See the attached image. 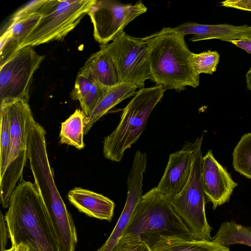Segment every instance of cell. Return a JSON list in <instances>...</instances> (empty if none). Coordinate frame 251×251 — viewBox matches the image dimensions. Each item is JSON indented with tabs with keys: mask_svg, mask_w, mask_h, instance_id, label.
Segmentation results:
<instances>
[{
	"mask_svg": "<svg viewBox=\"0 0 251 251\" xmlns=\"http://www.w3.org/2000/svg\"><path fill=\"white\" fill-rule=\"evenodd\" d=\"M5 215L12 246L32 251H59L45 205L34 184L21 180L13 191Z\"/></svg>",
	"mask_w": 251,
	"mask_h": 251,
	"instance_id": "6da1fadb",
	"label": "cell"
},
{
	"mask_svg": "<svg viewBox=\"0 0 251 251\" xmlns=\"http://www.w3.org/2000/svg\"><path fill=\"white\" fill-rule=\"evenodd\" d=\"M183 35L171 27L140 38L147 46L151 79L166 90L181 92L200 85V75L191 61L192 53Z\"/></svg>",
	"mask_w": 251,
	"mask_h": 251,
	"instance_id": "7a4b0ae2",
	"label": "cell"
},
{
	"mask_svg": "<svg viewBox=\"0 0 251 251\" xmlns=\"http://www.w3.org/2000/svg\"><path fill=\"white\" fill-rule=\"evenodd\" d=\"M139 237L151 248L161 237L193 239L170 199L154 187L142 195L123 235Z\"/></svg>",
	"mask_w": 251,
	"mask_h": 251,
	"instance_id": "3957f363",
	"label": "cell"
},
{
	"mask_svg": "<svg viewBox=\"0 0 251 251\" xmlns=\"http://www.w3.org/2000/svg\"><path fill=\"white\" fill-rule=\"evenodd\" d=\"M166 90L155 85L136 91L123 109L117 127L104 138L103 153L106 159L116 162L122 160L125 151L139 139L150 114Z\"/></svg>",
	"mask_w": 251,
	"mask_h": 251,
	"instance_id": "277c9868",
	"label": "cell"
},
{
	"mask_svg": "<svg viewBox=\"0 0 251 251\" xmlns=\"http://www.w3.org/2000/svg\"><path fill=\"white\" fill-rule=\"evenodd\" d=\"M0 103L6 108L10 127L7 165L0 178V203L3 208H7L17 182L23 179L24 169L28 159V138L34 119L27 100L6 99Z\"/></svg>",
	"mask_w": 251,
	"mask_h": 251,
	"instance_id": "5b68a950",
	"label": "cell"
},
{
	"mask_svg": "<svg viewBox=\"0 0 251 251\" xmlns=\"http://www.w3.org/2000/svg\"><path fill=\"white\" fill-rule=\"evenodd\" d=\"M95 0H46L37 25L18 50L62 40L88 13Z\"/></svg>",
	"mask_w": 251,
	"mask_h": 251,
	"instance_id": "8992f818",
	"label": "cell"
},
{
	"mask_svg": "<svg viewBox=\"0 0 251 251\" xmlns=\"http://www.w3.org/2000/svg\"><path fill=\"white\" fill-rule=\"evenodd\" d=\"M201 145L195 154L189 179L182 190L171 200L175 212L190 229L193 239L212 241V227L205 211V196L201 181Z\"/></svg>",
	"mask_w": 251,
	"mask_h": 251,
	"instance_id": "52a82bcc",
	"label": "cell"
},
{
	"mask_svg": "<svg viewBox=\"0 0 251 251\" xmlns=\"http://www.w3.org/2000/svg\"><path fill=\"white\" fill-rule=\"evenodd\" d=\"M111 58L119 83H128L141 89L151 79L147 46L140 38L125 31L110 43L100 45Z\"/></svg>",
	"mask_w": 251,
	"mask_h": 251,
	"instance_id": "ba28073f",
	"label": "cell"
},
{
	"mask_svg": "<svg viewBox=\"0 0 251 251\" xmlns=\"http://www.w3.org/2000/svg\"><path fill=\"white\" fill-rule=\"evenodd\" d=\"M147 7L139 0L124 4L113 0H95L88 15L93 26V36L100 45L112 42L124 32L125 27Z\"/></svg>",
	"mask_w": 251,
	"mask_h": 251,
	"instance_id": "9c48e42d",
	"label": "cell"
},
{
	"mask_svg": "<svg viewBox=\"0 0 251 251\" xmlns=\"http://www.w3.org/2000/svg\"><path fill=\"white\" fill-rule=\"evenodd\" d=\"M45 56L38 54L32 47L16 50L0 65V101L22 99L29 101L30 84L34 73Z\"/></svg>",
	"mask_w": 251,
	"mask_h": 251,
	"instance_id": "30bf717a",
	"label": "cell"
},
{
	"mask_svg": "<svg viewBox=\"0 0 251 251\" xmlns=\"http://www.w3.org/2000/svg\"><path fill=\"white\" fill-rule=\"evenodd\" d=\"M202 141V135L194 141L186 142L181 149L170 154L164 173L156 187L160 194L171 200L182 190L190 177L196 151Z\"/></svg>",
	"mask_w": 251,
	"mask_h": 251,
	"instance_id": "8fae6325",
	"label": "cell"
},
{
	"mask_svg": "<svg viewBox=\"0 0 251 251\" xmlns=\"http://www.w3.org/2000/svg\"><path fill=\"white\" fill-rule=\"evenodd\" d=\"M147 163V155L140 151H136L133 164L127 176V192L126 203L111 234L97 251H111L123 235L142 196L143 175Z\"/></svg>",
	"mask_w": 251,
	"mask_h": 251,
	"instance_id": "7c38bea8",
	"label": "cell"
},
{
	"mask_svg": "<svg viewBox=\"0 0 251 251\" xmlns=\"http://www.w3.org/2000/svg\"><path fill=\"white\" fill-rule=\"evenodd\" d=\"M201 181L205 196L214 209L229 201L238 184L226 168L214 157L211 150L202 157Z\"/></svg>",
	"mask_w": 251,
	"mask_h": 251,
	"instance_id": "4fadbf2b",
	"label": "cell"
},
{
	"mask_svg": "<svg viewBox=\"0 0 251 251\" xmlns=\"http://www.w3.org/2000/svg\"><path fill=\"white\" fill-rule=\"evenodd\" d=\"M46 1L33 0L15 12L1 35L0 41L9 43L17 50L39 22L42 16L41 9Z\"/></svg>",
	"mask_w": 251,
	"mask_h": 251,
	"instance_id": "5bb4252c",
	"label": "cell"
},
{
	"mask_svg": "<svg viewBox=\"0 0 251 251\" xmlns=\"http://www.w3.org/2000/svg\"><path fill=\"white\" fill-rule=\"evenodd\" d=\"M248 25H233L228 24L203 25L187 22L171 29L183 36L192 34L189 41L195 42L209 39H219L230 42L242 39L247 31Z\"/></svg>",
	"mask_w": 251,
	"mask_h": 251,
	"instance_id": "9a60e30c",
	"label": "cell"
},
{
	"mask_svg": "<svg viewBox=\"0 0 251 251\" xmlns=\"http://www.w3.org/2000/svg\"><path fill=\"white\" fill-rule=\"evenodd\" d=\"M67 198L79 211L88 216L108 222L112 221L115 204L108 198L80 187L70 190Z\"/></svg>",
	"mask_w": 251,
	"mask_h": 251,
	"instance_id": "2e32d148",
	"label": "cell"
},
{
	"mask_svg": "<svg viewBox=\"0 0 251 251\" xmlns=\"http://www.w3.org/2000/svg\"><path fill=\"white\" fill-rule=\"evenodd\" d=\"M78 74L109 88L119 84L113 62L107 52L100 48L90 56Z\"/></svg>",
	"mask_w": 251,
	"mask_h": 251,
	"instance_id": "e0dca14e",
	"label": "cell"
},
{
	"mask_svg": "<svg viewBox=\"0 0 251 251\" xmlns=\"http://www.w3.org/2000/svg\"><path fill=\"white\" fill-rule=\"evenodd\" d=\"M137 87L128 83H119L110 88L84 121V134L92 126L111 109L124 100L133 97Z\"/></svg>",
	"mask_w": 251,
	"mask_h": 251,
	"instance_id": "ac0fdd59",
	"label": "cell"
},
{
	"mask_svg": "<svg viewBox=\"0 0 251 251\" xmlns=\"http://www.w3.org/2000/svg\"><path fill=\"white\" fill-rule=\"evenodd\" d=\"M153 251H230L212 241L161 237L151 248Z\"/></svg>",
	"mask_w": 251,
	"mask_h": 251,
	"instance_id": "d6986e66",
	"label": "cell"
},
{
	"mask_svg": "<svg viewBox=\"0 0 251 251\" xmlns=\"http://www.w3.org/2000/svg\"><path fill=\"white\" fill-rule=\"evenodd\" d=\"M86 117L82 110L77 109L61 123L60 142L72 146L78 150L84 147L83 142L84 121Z\"/></svg>",
	"mask_w": 251,
	"mask_h": 251,
	"instance_id": "ffe728a7",
	"label": "cell"
},
{
	"mask_svg": "<svg viewBox=\"0 0 251 251\" xmlns=\"http://www.w3.org/2000/svg\"><path fill=\"white\" fill-rule=\"evenodd\" d=\"M212 241L226 247L238 244L251 247V227L242 226L234 221L224 222Z\"/></svg>",
	"mask_w": 251,
	"mask_h": 251,
	"instance_id": "44dd1931",
	"label": "cell"
},
{
	"mask_svg": "<svg viewBox=\"0 0 251 251\" xmlns=\"http://www.w3.org/2000/svg\"><path fill=\"white\" fill-rule=\"evenodd\" d=\"M234 170L251 179V132L243 135L232 153Z\"/></svg>",
	"mask_w": 251,
	"mask_h": 251,
	"instance_id": "7402d4cb",
	"label": "cell"
},
{
	"mask_svg": "<svg viewBox=\"0 0 251 251\" xmlns=\"http://www.w3.org/2000/svg\"><path fill=\"white\" fill-rule=\"evenodd\" d=\"M0 178L6 168L10 145V120L6 107L0 103Z\"/></svg>",
	"mask_w": 251,
	"mask_h": 251,
	"instance_id": "603a6c76",
	"label": "cell"
},
{
	"mask_svg": "<svg viewBox=\"0 0 251 251\" xmlns=\"http://www.w3.org/2000/svg\"><path fill=\"white\" fill-rule=\"evenodd\" d=\"M220 55L216 51L207 50L199 53H192L191 61L196 72L212 75L216 71Z\"/></svg>",
	"mask_w": 251,
	"mask_h": 251,
	"instance_id": "cb8c5ba5",
	"label": "cell"
},
{
	"mask_svg": "<svg viewBox=\"0 0 251 251\" xmlns=\"http://www.w3.org/2000/svg\"><path fill=\"white\" fill-rule=\"evenodd\" d=\"M109 89L97 82H94L85 98L80 102L81 109L86 117L89 116Z\"/></svg>",
	"mask_w": 251,
	"mask_h": 251,
	"instance_id": "d4e9b609",
	"label": "cell"
},
{
	"mask_svg": "<svg viewBox=\"0 0 251 251\" xmlns=\"http://www.w3.org/2000/svg\"><path fill=\"white\" fill-rule=\"evenodd\" d=\"M111 251H153L139 237L130 235L122 236Z\"/></svg>",
	"mask_w": 251,
	"mask_h": 251,
	"instance_id": "484cf974",
	"label": "cell"
},
{
	"mask_svg": "<svg viewBox=\"0 0 251 251\" xmlns=\"http://www.w3.org/2000/svg\"><path fill=\"white\" fill-rule=\"evenodd\" d=\"M89 78L77 74L74 87L71 93V98L81 102L91 88L94 82Z\"/></svg>",
	"mask_w": 251,
	"mask_h": 251,
	"instance_id": "4316f807",
	"label": "cell"
},
{
	"mask_svg": "<svg viewBox=\"0 0 251 251\" xmlns=\"http://www.w3.org/2000/svg\"><path fill=\"white\" fill-rule=\"evenodd\" d=\"M221 4L225 7L251 11V0H226Z\"/></svg>",
	"mask_w": 251,
	"mask_h": 251,
	"instance_id": "83f0119b",
	"label": "cell"
},
{
	"mask_svg": "<svg viewBox=\"0 0 251 251\" xmlns=\"http://www.w3.org/2000/svg\"><path fill=\"white\" fill-rule=\"evenodd\" d=\"M0 251H4L6 250L5 247L9 235L5 216L3 215L1 212H0Z\"/></svg>",
	"mask_w": 251,
	"mask_h": 251,
	"instance_id": "f1b7e54d",
	"label": "cell"
},
{
	"mask_svg": "<svg viewBox=\"0 0 251 251\" xmlns=\"http://www.w3.org/2000/svg\"><path fill=\"white\" fill-rule=\"evenodd\" d=\"M229 42L251 53V40L242 38L232 40Z\"/></svg>",
	"mask_w": 251,
	"mask_h": 251,
	"instance_id": "f546056e",
	"label": "cell"
},
{
	"mask_svg": "<svg viewBox=\"0 0 251 251\" xmlns=\"http://www.w3.org/2000/svg\"><path fill=\"white\" fill-rule=\"evenodd\" d=\"M25 245L20 244L16 246H12L9 249H6L4 251H23Z\"/></svg>",
	"mask_w": 251,
	"mask_h": 251,
	"instance_id": "4dcf8cb0",
	"label": "cell"
},
{
	"mask_svg": "<svg viewBox=\"0 0 251 251\" xmlns=\"http://www.w3.org/2000/svg\"><path fill=\"white\" fill-rule=\"evenodd\" d=\"M246 79L247 88L251 91V68L246 74Z\"/></svg>",
	"mask_w": 251,
	"mask_h": 251,
	"instance_id": "1f68e13d",
	"label": "cell"
},
{
	"mask_svg": "<svg viewBox=\"0 0 251 251\" xmlns=\"http://www.w3.org/2000/svg\"><path fill=\"white\" fill-rule=\"evenodd\" d=\"M243 39L251 40V26H249L247 31L245 34Z\"/></svg>",
	"mask_w": 251,
	"mask_h": 251,
	"instance_id": "d6a6232c",
	"label": "cell"
}]
</instances>
